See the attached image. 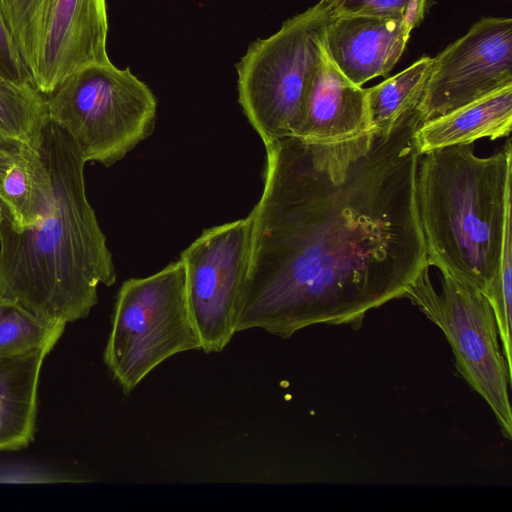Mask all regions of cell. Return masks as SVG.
I'll return each mask as SVG.
<instances>
[{
	"label": "cell",
	"instance_id": "13",
	"mask_svg": "<svg viewBox=\"0 0 512 512\" xmlns=\"http://www.w3.org/2000/svg\"><path fill=\"white\" fill-rule=\"evenodd\" d=\"M49 353L0 357V451L19 450L33 440L40 372Z\"/></svg>",
	"mask_w": 512,
	"mask_h": 512
},
{
	"label": "cell",
	"instance_id": "18",
	"mask_svg": "<svg viewBox=\"0 0 512 512\" xmlns=\"http://www.w3.org/2000/svg\"><path fill=\"white\" fill-rule=\"evenodd\" d=\"M65 324L46 320L17 302L0 297V357L52 350Z\"/></svg>",
	"mask_w": 512,
	"mask_h": 512
},
{
	"label": "cell",
	"instance_id": "9",
	"mask_svg": "<svg viewBox=\"0 0 512 512\" xmlns=\"http://www.w3.org/2000/svg\"><path fill=\"white\" fill-rule=\"evenodd\" d=\"M252 219L211 227L180 256L188 308L205 353L221 352L236 333L235 319L246 276Z\"/></svg>",
	"mask_w": 512,
	"mask_h": 512
},
{
	"label": "cell",
	"instance_id": "11",
	"mask_svg": "<svg viewBox=\"0 0 512 512\" xmlns=\"http://www.w3.org/2000/svg\"><path fill=\"white\" fill-rule=\"evenodd\" d=\"M412 29L396 18L330 16L324 48L340 72L356 85L387 76L403 54Z\"/></svg>",
	"mask_w": 512,
	"mask_h": 512
},
{
	"label": "cell",
	"instance_id": "19",
	"mask_svg": "<svg viewBox=\"0 0 512 512\" xmlns=\"http://www.w3.org/2000/svg\"><path fill=\"white\" fill-rule=\"evenodd\" d=\"M511 219L505 228L499 266L495 277L484 292L493 310L502 352L512 369L511 306H512V233Z\"/></svg>",
	"mask_w": 512,
	"mask_h": 512
},
{
	"label": "cell",
	"instance_id": "10",
	"mask_svg": "<svg viewBox=\"0 0 512 512\" xmlns=\"http://www.w3.org/2000/svg\"><path fill=\"white\" fill-rule=\"evenodd\" d=\"M512 86V19L485 17L437 56L417 112L421 125Z\"/></svg>",
	"mask_w": 512,
	"mask_h": 512
},
{
	"label": "cell",
	"instance_id": "3",
	"mask_svg": "<svg viewBox=\"0 0 512 512\" xmlns=\"http://www.w3.org/2000/svg\"><path fill=\"white\" fill-rule=\"evenodd\" d=\"M421 156L416 199L427 263L484 293L511 219V141L488 157L477 156L473 143Z\"/></svg>",
	"mask_w": 512,
	"mask_h": 512
},
{
	"label": "cell",
	"instance_id": "16",
	"mask_svg": "<svg viewBox=\"0 0 512 512\" xmlns=\"http://www.w3.org/2000/svg\"><path fill=\"white\" fill-rule=\"evenodd\" d=\"M48 119L46 97L32 82L0 73V154L19 146L39 147Z\"/></svg>",
	"mask_w": 512,
	"mask_h": 512
},
{
	"label": "cell",
	"instance_id": "22",
	"mask_svg": "<svg viewBox=\"0 0 512 512\" xmlns=\"http://www.w3.org/2000/svg\"><path fill=\"white\" fill-rule=\"evenodd\" d=\"M6 219H10V216L6 209L3 207V205L0 202V223ZM11 221V219H10Z\"/></svg>",
	"mask_w": 512,
	"mask_h": 512
},
{
	"label": "cell",
	"instance_id": "12",
	"mask_svg": "<svg viewBox=\"0 0 512 512\" xmlns=\"http://www.w3.org/2000/svg\"><path fill=\"white\" fill-rule=\"evenodd\" d=\"M371 129L367 90L346 78L324 48L295 137L338 142Z\"/></svg>",
	"mask_w": 512,
	"mask_h": 512
},
{
	"label": "cell",
	"instance_id": "4",
	"mask_svg": "<svg viewBox=\"0 0 512 512\" xmlns=\"http://www.w3.org/2000/svg\"><path fill=\"white\" fill-rule=\"evenodd\" d=\"M319 0L255 41L237 64L239 103L265 145L295 136L323 49L330 19Z\"/></svg>",
	"mask_w": 512,
	"mask_h": 512
},
{
	"label": "cell",
	"instance_id": "17",
	"mask_svg": "<svg viewBox=\"0 0 512 512\" xmlns=\"http://www.w3.org/2000/svg\"><path fill=\"white\" fill-rule=\"evenodd\" d=\"M431 65L432 57L423 56L396 75L366 89L372 129L387 133L416 110Z\"/></svg>",
	"mask_w": 512,
	"mask_h": 512
},
{
	"label": "cell",
	"instance_id": "2",
	"mask_svg": "<svg viewBox=\"0 0 512 512\" xmlns=\"http://www.w3.org/2000/svg\"><path fill=\"white\" fill-rule=\"evenodd\" d=\"M39 148L52 194L41 219L15 231L0 223V297L52 322L88 316L99 284L116 281L106 236L85 190L84 166L72 137L48 119Z\"/></svg>",
	"mask_w": 512,
	"mask_h": 512
},
{
	"label": "cell",
	"instance_id": "15",
	"mask_svg": "<svg viewBox=\"0 0 512 512\" xmlns=\"http://www.w3.org/2000/svg\"><path fill=\"white\" fill-rule=\"evenodd\" d=\"M51 194L50 172L39 147L19 146L0 154V202L15 231L41 219Z\"/></svg>",
	"mask_w": 512,
	"mask_h": 512
},
{
	"label": "cell",
	"instance_id": "6",
	"mask_svg": "<svg viewBox=\"0 0 512 512\" xmlns=\"http://www.w3.org/2000/svg\"><path fill=\"white\" fill-rule=\"evenodd\" d=\"M200 349L180 259L151 276L131 278L121 285L103 360L124 393L129 394L168 358Z\"/></svg>",
	"mask_w": 512,
	"mask_h": 512
},
{
	"label": "cell",
	"instance_id": "21",
	"mask_svg": "<svg viewBox=\"0 0 512 512\" xmlns=\"http://www.w3.org/2000/svg\"><path fill=\"white\" fill-rule=\"evenodd\" d=\"M0 73L19 82H32L12 37L0 8Z\"/></svg>",
	"mask_w": 512,
	"mask_h": 512
},
{
	"label": "cell",
	"instance_id": "7",
	"mask_svg": "<svg viewBox=\"0 0 512 512\" xmlns=\"http://www.w3.org/2000/svg\"><path fill=\"white\" fill-rule=\"evenodd\" d=\"M438 293L429 267L410 285L404 297L444 333L450 344L458 374L492 410L502 434L512 438L509 368L498 342L491 305L480 289L448 274H442Z\"/></svg>",
	"mask_w": 512,
	"mask_h": 512
},
{
	"label": "cell",
	"instance_id": "14",
	"mask_svg": "<svg viewBox=\"0 0 512 512\" xmlns=\"http://www.w3.org/2000/svg\"><path fill=\"white\" fill-rule=\"evenodd\" d=\"M512 125V86L502 88L446 115L420 125L416 132L419 154L489 137L508 136Z\"/></svg>",
	"mask_w": 512,
	"mask_h": 512
},
{
	"label": "cell",
	"instance_id": "8",
	"mask_svg": "<svg viewBox=\"0 0 512 512\" xmlns=\"http://www.w3.org/2000/svg\"><path fill=\"white\" fill-rule=\"evenodd\" d=\"M32 83L49 94L68 75L110 62L106 0H0Z\"/></svg>",
	"mask_w": 512,
	"mask_h": 512
},
{
	"label": "cell",
	"instance_id": "20",
	"mask_svg": "<svg viewBox=\"0 0 512 512\" xmlns=\"http://www.w3.org/2000/svg\"><path fill=\"white\" fill-rule=\"evenodd\" d=\"M331 16L371 15L405 21L413 30L424 18L428 0H322Z\"/></svg>",
	"mask_w": 512,
	"mask_h": 512
},
{
	"label": "cell",
	"instance_id": "5",
	"mask_svg": "<svg viewBox=\"0 0 512 512\" xmlns=\"http://www.w3.org/2000/svg\"><path fill=\"white\" fill-rule=\"evenodd\" d=\"M49 119L74 140L84 162L109 167L154 128L157 100L127 67L86 65L45 95Z\"/></svg>",
	"mask_w": 512,
	"mask_h": 512
},
{
	"label": "cell",
	"instance_id": "1",
	"mask_svg": "<svg viewBox=\"0 0 512 512\" xmlns=\"http://www.w3.org/2000/svg\"><path fill=\"white\" fill-rule=\"evenodd\" d=\"M417 110L391 131L265 145L262 196L235 331L287 339L317 324L359 328L428 268L417 207Z\"/></svg>",
	"mask_w": 512,
	"mask_h": 512
}]
</instances>
